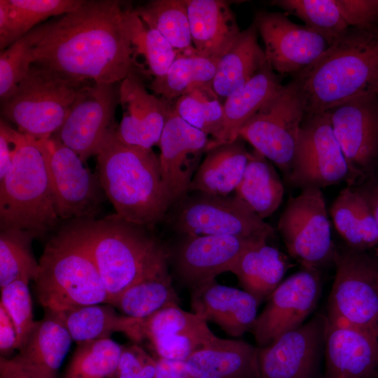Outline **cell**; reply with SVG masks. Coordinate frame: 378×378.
Listing matches in <instances>:
<instances>
[{
	"label": "cell",
	"mask_w": 378,
	"mask_h": 378,
	"mask_svg": "<svg viewBox=\"0 0 378 378\" xmlns=\"http://www.w3.org/2000/svg\"><path fill=\"white\" fill-rule=\"evenodd\" d=\"M129 10L119 1L85 0L52 20L32 64L68 81L118 83L135 74Z\"/></svg>",
	"instance_id": "1"
},
{
	"label": "cell",
	"mask_w": 378,
	"mask_h": 378,
	"mask_svg": "<svg viewBox=\"0 0 378 378\" xmlns=\"http://www.w3.org/2000/svg\"><path fill=\"white\" fill-rule=\"evenodd\" d=\"M90 254L111 304L142 277L169 262L167 248L145 225L116 214L73 220L63 227Z\"/></svg>",
	"instance_id": "2"
},
{
	"label": "cell",
	"mask_w": 378,
	"mask_h": 378,
	"mask_svg": "<svg viewBox=\"0 0 378 378\" xmlns=\"http://www.w3.org/2000/svg\"><path fill=\"white\" fill-rule=\"evenodd\" d=\"M307 96L306 114L378 97V23L347 29L315 62L293 75Z\"/></svg>",
	"instance_id": "3"
},
{
	"label": "cell",
	"mask_w": 378,
	"mask_h": 378,
	"mask_svg": "<svg viewBox=\"0 0 378 378\" xmlns=\"http://www.w3.org/2000/svg\"><path fill=\"white\" fill-rule=\"evenodd\" d=\"M97 176L115 214L153 228L173 204L164 183L159 156L152 149L120 141L111 129L98 153Z\"/></svg>",
	"instance_id": "4"
},
{
	"label": "cell",
	"mask_w": 378,
	"mask_h": 378,
	"mask_svg": "<svg viewBox=\"0 0 378 378\" xmlns=\"http://www.w3.org/2000/svg\"><path fill=\"white\" fill-rule=\"evenodd\" d=\"M34 281L45 309L59 312L108 304V294L93 258L64 228L46 244Z\"/></svg>",
	"instance_id": "5"
},
{
	"label": "cell",
	"mask_w": 378,
	"mask_h": 378,
	"mask_svg": "<svg viewBox=\"0 0 378 378\" xmlns=\"http://www.w3.org/2000/svg\"><path fill=\"white\" fill-rule=\"evenodd\" d=\"M59 218L43 153L37 141L24 134L11 168L0 179V229L24 230L38 237Z\"/></svg>",
	"instance_id": "6"
},
{
	"label": "cell",
	"mask_w": 378,
	"mask_h": 378,
	"mask_svg": "<svg viewBox=\"0 0 378 378\" xmlns=\"http://www.w3.org/2000/svg\"><path fill=\"white\" fill-rule=\"evenodd\" d=\"M84 83L68 81L32 64L13 93L1 104V113L20 133L36 141L49 139L64 123Z\"/></svg>",
	"instance_id": "7"
},
{
	"label": "cell",
	"mask_w": 378,
	"mask_h": 378,
	"mask_svg": "<svg viewBox=\"0 0 378 378\" xmlns=\"http://www.w3.org/2000/svg\"><path fill=\"white\" fill-rule=\"evenodd\" d=\"M307 96L293 76L241 127L239 136L273 162L286 178L306 114Z\"/></svg>",
	"instance_id": "8"
},
{
	"label": "cell",
	"mask_w": 378,
	"mask_h": 378,
	"mask_svg": "<svg viewBox=\"0 0 378 378\" xmlns=\"http://www.w3.org/2000/svg\"><path fill=\"white\" fill-rule=\"evenodd\" d=\"M334 265L328 321L361 330L378 340V255L347 247L337 250Z\"/></svg>",
	"instance_id": "9"
},
{
	"label": "cell",
	"mask_w": 378,
	"mask_h": 378,
	"mask_svg": "<svg viewBox=\"0 0 378 378\" xmlns=\"http://www.w3.org/2000/svg\"><path fill=\"white\" fill-rule=\"evenodd\" d=\"M171 222L178 234L231 235L268 240L273 227L235 194L188 192L177 201Z\"/></svg>",
	"instance_id": "10"
},
{
	"label": "cell",
	"mask_w": 378,
	"mask_h": 378,
	"mask_svg": "<svg viewBox=\"0 0 378 378\" xmlns=\"http://www.w3.org/2000/svg\"><path fill=\"white\" fill-rule=\"evenodd\" d=\"M285 179L292 188L301 190L321 189L342 182L347 186L356 184L327 111L304 116L291 169Z\"/></svg>",
	"instance_id": "11"
},
{
	"label": "cell",
	"mask_w": 378,
	"mask_h": 378,
	"mask_svg": "<svg viewBox=\"0 0 378 378\" xmlns=\"http://www.w3.org/2000/svg\"><path fill=\"white\" fill-rule=\"evenodd\" d=\"M277 229L289 255L303 269L320 271L334 264L337 249L321 189L308 188L290 196Z\"/></svg>",
	"instance_id": "12"
},
{
	"label": "cell",
	"mask_w": 378,
	"mask_h": 378,
	"mask_svg": "<svg viewBox=\"0 0 378 378\" xmlns=\"http://www.w3.org/2000/svg\"><path fill=\"white\" fill-rule=\"evenodd\" d=\"M44 157L58 217L94 218L106 197L99 177L78 155L58 139L37 141Z\"/></svg>",
	"instance_id": "13"
},
{
	"label": "cell",
	"mask_w": 378,
	"mask_h": 378,
	"mask_svg": "<svg viewBox=\"0 0 378 378\" xmlns=\"http://www.w3.org/2000/svg\"><path fill=\"white\" fill-rule=\"evenodd\" d=\"M120 100V83L88 81L78 90L69 113L52 137L78 155L85 163L98 153Z\"/></svg>",
	"instance_id": "14"
},
{
	"label": "cell",
	"mask_w": 378,
	"mask_h": 378,
	"mask_svg": "<svg viewBox=\"0 0 378 378\" xmlns=\"http://www.w3.org/2000/svg\"><path fill=\"white\" fill-rule=\"evenodd\" d=\"M328 327L327 315L316 314L259 348V378H322Z\"/></svg>",
	"instance_id": "15"
},
{
	"label": "cell",
	"mask_w": 378,
	"mask_h": 378,
	"mask_svg": "<svg viewBox=\"0 0 378 378\" xmlns=\"http://www.w3.org/2000/svg\"><path fill=\"white\" fill-rule=\"evenodd\" d=\"M321 292L319 271L303 269L281 281L267 299L251 330L256 346H266L304 323Z\"/></svg>",
	"instance_id": "16"
},
{
	"label": "cell",
	"mask_w": 378,
	"mask_h": 378,
	"mask_svg": "<svg viewBox=\"0 0 378 378\" xmlns=\"http://www.w3.org/2000/svg\"><path fill=\"white\" fill-rule=\"evenodd\" d=\"M326 111L358 184L378 167V97L354 99Z\"/></svg>",
	"instance_id": "17"
},
{
	"label": "cell",
	"mask_w": 378,
	"mask_h": 378,
	"mask_svg": "<svg viewBox=\"0 0 378 378\" xmlns=\"http://www.w3.org/2000/svg\"><path fill=\"white\" fill-rule=\"evenodd\" d=\"M253 21L265 45L266 61L279 75L300 72L329 47L323 36L292 22L285 13L260 10Z\"/></svg>",
	"instance_id": "18"
},
{
	"label": "cell",
	"mask_w": 378,
	"mask_h": 378,
	"mask_svg": "<svg viewBox=\"0 0 378 378\" xmlns=\"http://www.w3.org/2000/svg\"><path fill=\"white\" fill-rule=\"evenodd\" d=\"M261 241L231 235L179 234L173 248L168 249L179 279L191 288L230 272L251 245Z\"/></svg>",
	"instance_id": "19"
},
{
	"label": "cell",
	"mask_w": 378,
	"mask_h": 378,
	"mask_svg": "<svg viewBox=\"0 0 378 378\" xmlns=\"http://www.w3.org/2000/svg\"><path fill=\"white\" fill-rule=\"evenodd\" d=\"M211 141L209 135L181 118L172 104L158 145L162 179L173 204L188 193Z\"/></svg>",
	"instance_id": "20"
},
{
	"label": "cell",
	"mask_w": 378,
	"mask_h": 378,
	"mask_svg": "<svg viewBox=\"0 0 378 378\" xmlns=\"http://www.w3.org/2000/svg\"><path fill=\"white\" fill-rule=\"evenodd\" d=\"M122 118L115 134L122 142L152 149L159 144L172 102L149 93L135 74L120 83Z\"/></svg>",
	"instance_id": "21"
},
{
	"label": "cell",
	"mask_w": 378,
	"mask_h": 378,
	"mask_svg": "<svg viewBox=\"0 0 378 378\" xmlns=\"http://www.w3.org/2000/svg\"><path fill=\"white\" fill-rule=\"evenodd\" d=\"M207 323L179 304H172L145 320V339L158 358L185 362L215 336Z\"/></svg>",
	"instance_id": "22"
},
{
	"label": "cell",
	"mask_w": 378,
	"mask_h": 378,
	"mask_svg": "<svg viewBox=\"0 0 378 378\" xmlns=\"http://www.w3.org/2000/svg\"><path fill=\"white\" fill-rule=\"evenodd\" d=\"M271 4L300 19L329 46L349 28L372 24L377 15L372 0H276Z\"/></svg>",
	"instance_id": "23"
},
{
	"label": "cell",
	"mask_w": 378,
	"mask_h": 378,
	"mask_svg": "<svg viewBox=\"0 0 378 378\" xmlns=\"http://www.w3.org/2000/svg\"><path fill=\"white\" fill-rule=\"evenodd\" d=\"M260 302L244 290L213 279L191 288L192 312L216 324L227 335L239 337L251 332Z\"/></svg>",
	"instance_id": "24"
},
{
	"label": "cell",
	"mask_w": 378,
	"mask_h": 378,
	"mask_svg": "<svg viewBox=\"0 0 378 378\" xmlns=\"http://www.w3.org/2000/svg\"><path fill=\"white\" fill-rule=\"evenodd\" d=\"M323 363L322 378H378V340L328 321Z\"/></svg>",
	"instance_id": "25"
},
{
	"label": "cell",
	"mask_w": 378,
	"mask_h": 378,
	"mask_svg": "<svg viewBox=\"0 0 378 378\" xmlns=\"http://www.w3.org/2000/svg\"><path fill=\"white\" fill-rule=\"evenodd\" d=\"M259 347L214 336L185 362L193 378H259Z\"/></svg>",
	"instance_id": "26"
},
{
	"label": "cell",
	"mask_w": 378,
	"mask_h": 378,
	"mask_svg": "<svg viewBox=\"0 0 378 378\" xmlns=\"http://www.w3.org/2000/svg\"><path fill=\"white\" fill-rule=\"evenodd\" d=\"M191 38L198 55L219 60L241 29L228 1L185 0Z\"/></svg>",
	"instance_id": "27"
},
{
	"label": "cell",
	"mask_w": 378,
	"mask_h": 378,
	"mask_svg": "<svg viewBox=\"0 0 378 378\" xmlns=\"http://www.w3.org/2000/svg\"><path fill=\"white\" fill-rule=\"evenodd\" d=\"M57 312L78 344L108 338L114 332L125 334L136 344L145 340V321L126 316L110 304L84 305Z\"/></svg>",
	"instance_id": "28"
},
{
	"label": "cell",
	"mask_w": 378,
	"mask_h": 378,
	"mask_svg": "<svg viewBox=\"0 0 378 378\" xmlns=\"http://www.w3.org/2000/svg\"><path fill=\"white\" fill-rule=\"evenodd\" d=\"M188 188V192H201L226 196L235 191L244 173L250 152L241 137L208 150Z\"/></svg>",
	"instance_id": "29"
},
{
	"label": "cell",
	"mask_w": 378,
	"mask_h": 378,
	"mask_svg": "<svg viewBox=\"0 0 378 378\" xmlns=\"http://www.w3.org/2000/svg\"><path fill=\"white\" fill-rule=\"evenodd\" d=\"M280 75L267 62L245 85L227 97L223 103V130L210 149L239 138L246 122L281 88Z\"/></svg>",
	"instance_id": "30"
},
{
	"label": "cell",
	"mask_w": 378,
	"mask_h": 378,
	"mask_svg": "<svg viewBox=\"0 0 378 378\" xmlns=\"http://www.w3.org/2000/svg\"><path fill=\"white\" fill-rule=\"evenodd\" d=\"M258 35L253 21L218 60L212 88L220 99H225L245 85L267 63Z\"/></svg>",
	"instance_id": "31"
},
{
	"label": "cell",
	"mask_w": 378,
	"mask_h": 378,
	"mask_svg": "<svg viewBox=\"0 0 378 378\" xmlns=\"http://www.w3.org/2000/svg\"><path fill=\"white\" fill-rule=\"evenodd\" d=\"M291 266L288 258L267 241L256 242L240 255L230 272L237 278L243 290L260 304L267 300L280 284Z\"/></svg>",
	"instance_id": "32"
},
{
	"label": "cell",
	"mask_w": 378,
	"mask_h": 378,
	"mask_svg": "<svg viewBox=\"0 0 378 378\" xmlns=\"http://www.w3.org/2000/svg\"><path fill=\"white\" fill-rule=\"evenodd\" d=\"M84 1L0 0L1 51L50 17L76 10Z\"/></svg>",
	"instance_id": "33"
},
{
	"label": "cell",
	"mask_w": 378,
	"mask_h": 378,
	"mask_svg": "<svg viewBox=\"0 0 378 378\" xmlns=\"http://www.w3.org/2000/svg\"><path fill=\"white\" fill-rule=\"evenodd\" d=\"M72 340L59 314L45 309L44 316L35 322L18 356L55 378Z\"/></svg>",
	"instance_id": "34"
},
{
	"label": "cell",
	"mask_w": 378,
	"mask_h": 378,
	"mask_svg": "<svg viewBox=\"0 0 378 378\" xmlns=\"http://www.w3.org/2000/svg\"><path fill=\"white\" fill-rule=\"evenodd\" d=\"M335 227L347 247L370 251L378 245V226L364 198L351 187L342 190L330 209Z\"/></svg>",
	"instance_id": "35"
},
{
	"label": "cell",
	"mask_w": 378,
	"mask_h": 378,
	"mask_svg": "<svg viewBox=\"0 0 378 378\" xmlns=\"http://www.w3.org/2000/svg\"><path fill=\"white\" fill-rule=\"evenodd\" d=\"M168 267L165 263L142 277L110 304L126 316L143 321L169 305L179 304Z\"/></svg>",
	"instance_id": "36"
},
{
	"label": "cell",
	"mask_w": 378,
	"mask_h": 378,
	"mask_svg": "<svg viewBox=\"0 0 378 378\" xmlns=\"http://www.w3.org/2000/svg\"><path fill=\"white\" fill-rule=\"evenodd\" d=\"M234 192L264 220L281 204L284 187L271 162L253 150Z\"/></svg>",
	"instance_id": "37"
},
{
	"label": "cell",
	"mask_w": 378,
	"mask_h": 378,
	"mask_svg": "<svg viewBox=\"0 0 378 378\" xmlns=\"http://www.w3.org/2000/svg\"><path fill=\"white\" fill-rule=\"evenodd\" d=\"M218 60L198 54H179L167 71L154 78L150 88L156 94L172 102L195 88L212 86Z\"/></svg>",
	"instance_id": "38"
},
{
	"label": "cell",
	"mask_w": 378,
	"mask_h": 378,
	"mask_svg": "<svg viewBox=\"0 0 378 378\" xmlns=\"http://www.w3.org/2000/svg\"><path fill=\"white\" fill-rule=\"evenodd\" d=\"M134 10L143 22L158 31L179 54H197L192 41L185 0H153Z\"/></svg>",
	"instance_id": "39"
},
{
	"label": "cell",
	"mask_w": 378,
	"mask_h": 378,
	"mask_svg": "<svg viewBox=\"0 0 378 378\" xmlns=\"http://www.w3.org/2000/svg\"><path fill=\"white\" fill-rule=\"evenodd\" d=\"M0 288L20 279L34 280L38 268L31 243V232L18 229H0Z\"/></svg>",
	"instance_id": "40"
},
{
	"label": "cell",
	"mask_w": 378,
	"mask_h": 378,
	"mask_svg": "<svg viewBox=\"0 0 378 378\" xmlns=\"http://www.w3.org/2000/svg\"><path fill=\"white\" fill-rule=\"evenodd\" d=\"M52 20L41 23L0 54V99L4 102L25 77L34 62V52L49 31Z\"/></svg>",
	"instance_id": "41"
},
{
	"label": "cell",
	"mask_w": 378,
	"mask_h": 378,
	"mask_svg": "<svg viewBox=\"0 0 378 378\" xmlns=\"http://www.w3.org/2000/svg\"><path fill=\"white\" fill-rule=\"evenodd\" d=\"M173 106L181 118L212 136L209 148L220 139L223 130V104L212 86L192 90L176 99Z\"/></svg>",
	"instance_id": "42"
},
{
	"label": "cell",
	"mask_w": 378,
	"mask_h": 378,
	"mask_svg": "<svg viewBox=\"0 0 378 378\" xmlns=\"http://www.w3.org/2000/svg\"><path fill=\"white\" fill-rule=\"evenodd\" d=\"M78 344L64 378L116 377L122 346L110 337Z\"/></svg>",
	"instance_id": "43"
},
{
	"label": "cell",
	"mask_w": 378,
	"mask_h": 378,
	"mask_svg": "<svg viewBox=\"0 0 378 378\" xmlns=\"http://www.w3.org/2000/svg\"><path fill=\"white\" fill-rule=\"evenodd\" d=\"M129 22L136 54L144 57L154 78L162 77L178 52L158 31L143 22L134 9L129 10Z\"/></svg>",
	"instance_id": "44"
},
{
	"label": "cell",
	"mask_w": 378,
	"mask_h": 378,
	"mask_svg": "<svg viewBox=\"0 0 378 378\" xmlns=\"http://www.w3.org/2000/svg\"><path fill=\"white\" fill-rule=\"evenodd\" d=\"M28 284V282L18 279L0 288V305L7 312L15 327L18 350L27 341L36 322L34 321L32 301Z\"/></svg>",
	"instance_id": "45"
},
{
	"label": "cell",
	"mask_w": 378,
	"mask_h": 378,
	"mask_svg": "<svg viewBox=\"0 0 378 378\" xmlns=\"http://www.w3.org/2000/svg\"><path fill=\"white\" fill-rule=\"evenodd\" d=\"M157 358L137 344L123 346L115 378H156Z\"/></svg>",
	"instance_id": "46"
},
{
	"label": "cell",
	"mask_w": 378,
	"mask_h": 378,
	"mask_svg": "<svg viewBox=\"0 0 378 378\" xmlns=\"http://www.w3.org/2000/svg\"><path fill=\"white\" fill-rule=\"evenodd\" d=\"M24 134L9 126L4 120L0 122V179L11 168L20 149Z\"/></svg>",
	"instance_id": "47"
},
{
	"label": "cell",
	"mask_w": 378,
	"mask_h": 378,
	"mask_svg": "<svg viewBox=\"0 0 378 378\" xmlns=\"http://www.w3.org/2000/svg\"><path fill=\"white\" fill-rule=\"evenodd\" d=\"M0 378H55L18 355L13 358L1 357Z\"/></svg>",
	"instance_id": "48"
},
{
	"label": "cell",
	"mask_w": 378,
	"mask_h": 378,
	"mask_svg": "<svg viewBox=\"0 0 378 378\" xmlns=\"http://www.w3.org/2000/svg\"><path fill=\"white\" fill-rule=\"evenodd\" d=\"M18 348V334L10 316L0 305V352L4 357Z\"/></svg>",
	"instance_id": "49"
},
{
	"label": "cell",
	"mask_w": 378,
	"mask_h": 378,
	"mask_svg": "<svg viewBox=\"0 0 378 378\" xmlns=\"http://www.w3.org/2000/svg\"><path fill=\"white\" fill-rule=\"evenodd\" d=\"M350 187L366 201L378 226V174L375 172L359 183Z\"/></svg>",
	"instance_id": "50"
},
{
	"label": "cell",
	"mask_w": 378,
	"mask_h": 378,
	"mask_svg": "<svg viewBox=\"0 0 378 378\" xmlns=\"http://www.w3.org/2000/svg\"><path fill=\"white\" fill-rule=\"evenodd\" d=\"M156 378H193L187 371L184 362L157 358Z\"/></svg>",
	"instance_id": "51"
}]
</instances>
